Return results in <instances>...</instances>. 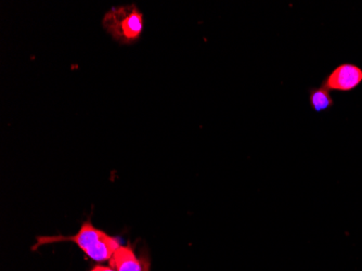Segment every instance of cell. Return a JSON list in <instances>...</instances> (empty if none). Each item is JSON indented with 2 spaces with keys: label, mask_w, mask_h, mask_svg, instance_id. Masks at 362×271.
Returning a JSON list of instances; mask_svg holds the SVG:
<instances>
[{
  "label": "cell",
  "mask_w": 362,
  "mask_h": 271,
  "mask_svg": "<svg viewBox=\"0 0 362 271\" xmlns=\"http://www.w3.org/2000/svg\"><path fill=\"white\" fill-rule=\"evenodd\" d=\"M64 241L76 244L88 258L99 263L111 260L114 253L121 246L117 238L98 229L90 221H85L74 236H40L37 243L33 248L35 250L38 246Z\"/></svg>",
  "instance_id": "6da1fadb"
},
{
  "label": "cell",
  "mask_w": 362,
  "mask_h": 271,
  "mask_svg": "<svg viewBox=\"0 0 362 271\" xmlns=\"http://www.w3.org/2000/svg\"><path fill=\"white\" fill-rule=\"evenodd\" d=\"M91 271H115L111 267L95 266Z\"/></svg>",
  "instance_id": "8992f818"
},
{
  "label": "cell",
  "mask_w": 362,
  "mask_h": 271,
  "mask_svg": "<svg viewBox=\"0 0 362 271\" xmlns=\"http://www.w3.org/2000/svg\"><path fill=\"white\" fill-rule=\"evenodd\" d=\"M103 25L117 42L133 44L144 32V14L136 5L114 7L103 16Z\"/></svg>",
  "instance_id": "7a4b0ae2"
},
{
  "label": "cell",
  "mask_w": 362,
  "mask_h": 271,
  "mask_svg": "<svg viewBox=\"0 0 362 271\" xmlns=\"http://www.w3.org/2000/svg\"><path fill=\"white\" fill-rule=\"evenodd\" d=\"M109 264L115 271H150L148 258L138 256L130 246H119Z\"/></svg>",
  "instance_id": "277c9868"
},
{
  "label": "cell",
  "mask_w": 362,
  "mask_h": 271,
  "mask_svg": "<svg viewBox=\"0 0 362 271\" xmlns=\"http://www.w3.org/2000/svg\"><path fill=\"white\" fill-rule=\"evenodd\" d=\"M362 69L353 63H341L327 75L322 87L329 91L349 93L361 85Z\"/></svg>",
  "instance_id": "3957f363"
},
{
  "label": "cell",
  "mask_w": 362,
  "mask_h": 271,
  "mask_svg": "<svg viewBox=\"0 0 362 271\" xmlns=\"http://www.w3.org/2000/svg\"><path fill=\"white\" fill-rule=\"evenodd\" d=\"M309 105L317 113L327 111L334 105L330 91L325 87H311L309 89Z\"/></svg>",
  "instance_id": "5b68a950"
}]
</instances>
